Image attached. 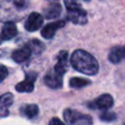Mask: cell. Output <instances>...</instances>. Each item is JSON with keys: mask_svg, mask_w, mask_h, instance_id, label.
Masks as SVG:
<instances>
[{"mask_svg": "<svg viewBox=\"0 0 125 125\" xmlns=\"http://www.w3.org/2000/svg\"><path fill=\"white\" fill-rule=\"evenodd\" d=\"M27 3L24 0H3L0 2V21L14 22L25 16Z\"/></svg>", "mask_w": 125, "mask_h": 125, "instance_id": "6da1fadb", "label": "cell"}, {"mask_svg": "<svg viewBox=\"0 0 125 125\" xmlns=\"http://www.w3.org/2000/svg\"><path fill=\"white\" fill-rule=\"evenodd\" d=\"M70 62L72 66L87 75H95L99 70V63L97 60L88 52L84 50H76L73 52Z\"/></svg>", "mask_w": 125, "mask_h": 125, "instance_id": "7a4b0ae2", "label": "cell"}, {"mask_svg": "<svg viewBox=\"0 0 125 125\" xmlns=\"http://www.w3.org/2000/svg\"><path fill=\"white\" fill-rule=\"evenodd\" d=\"M64 120L68 125H92V117L72 109H65L63 112Z\"/></svg>", "mask_w": 125, "mask_h": 125, "instance_id": "3957f363", "label": "cell"}, {"mask_svg": "<svg viewBox=\"0 0 125 125\" xmlns=\"http://www.w3.org/2000/svg\"><path fill=\"white\" fill-rule=\"evenodd\" d=\"M44 81H45V84L52 89L61 88L62 85V74L53 69L45 75Z\"/></svg>", "mask_w": 125, "mask_h": 125, "instance_id": "277c9868", "label": "cell"}, {"mask_svg": "<svg viewBox=\"0 0 125 125\" xmlns=\"http://www.w3.org/2000/svg\"><path fill=\"white\" fill-rule=\"evenodd\" d=\"M42 24H43V17L38 13H31L24 23V27L28 31H35L38 30L42 26Z\"/></svg>", "mask_w": 125, "mask_h": 125, "instance_id": "5b68a950", "label": "cell"}, {"mask_svg": "<svg viewBox=\"0 0 125 125\" xmlns=\"http://www.w3.org/2000/svg\"><path fill=\"white\" fill-rule=\"evenodd\" d=\"M67 19L75 24H85L87 22V14L82 8L67 10Z\"/></svg>", "mask_w": 125, "mask_h": 125, "instance_id": "8992f818", "label": "cell"}, {"mask_svg": "<svg viewBox=\"0 0 125 125\" xmlns=\"http://www.w3.org/2000/svg\"><path fill=\"white\" fill-rule=\"evenodd\" d=\"M113 104V99L108 94H104L98 97L91 104H89L93 108H99V109H108Z\"/></svg>", "mask_w": 125, "mask_h": 125, "instance_id": "52a82bcc", "label": "cell"}, {"mask_svg": "<svg viewBox=\"0 0 125 125\" xmlns=\"http://www.w3.org/2000/svg\"><path fill=\"white\" fill-rule=\"evenodd\" d=\"M64 24H65V21H57L48 23V24H46V25L42 28L41 34H42V36H43L44 38L50 39V38H52V37L55 35L56 31H57L59 28L62 27Z\"/></svg>", "mask_w": 125, "mask_h": 125, "instance_id": "ba28073f", "label": "cell"}, {"mask_svg": "<svg viewBox=\"0 0 125 125\" xmlns=\"http://www.w3.org/2000/svg\"><path fill=\"white\" fill-rule=\"evenodd\" d=\"M31 52L32 51L29 46H23L20 49H17L16 51H14L12 54V58L16 62L21 63V62H23L24 61H26L30 57Z\"/></svg>", "mask_w": 125, "mask_h": 125, "instance_id": "9c48e42d", "label": "cell"}, {"mask_svg": "<svg viewBox=\"0 0 125 125\" xmlns=\"http://www.w3.org/2000/svg\"><path fill=\"white\" fill-rule=\"evenodd\" d=\"M68 68V62H67V52L61 51L58 55V62L56 65L54 66V69L58 71L61 74H64Z\"/></svg>", "mask_w": 125, "mask_h": 125, "instance_id": "30bf717a", "label": "cell"}, {"mask_svg": "<svg viewBox=\"0 0 125 125\" xmlns=\"http://www.w3.org/2000/svg\"><path fill=\"white\" fill-rule=\"evenodd\" d=\"M14 101V96L11 93H6L0 96V116H6L8 114V109L12 105Z\"/></svg>", "mask_w": 125, "mask_h": 125, "instance_id": "8fae6325", "label": "cell"}, {"mask_svg": "<svg viewBox=\"0 0 125 125\" xmlns=\"http://www.w3.org/2000/svg\"><path fill=\"white\" fill-rule=\"evenodd\" d=\"M124 59H125V45L112 48L108 54V60L112 63H118Z\"/></svg>", "mask_w": 125, "mask_h": 125, "instance_id": "7c38bea8", "label": "cell"}, {"mask_svg": "<svg viewBox=\"0 0 125 125\" xmlns=\"http://www.w3.org/2000/svg\"><path fill=\"white\" fill-rule=\"evenodd\" d=\"M17 33H18L17 26L15 25L14 22H5V24L1 29L0 36L3 40H10L14 38L17 35Z\"/></svg>", "mask_w": 125, "mask_h": 125, "instance_id": "4fadbf2b", "label": "cell"}, {"mask_svg": "<svg viewBox=\"0 0 125 125\" xmlns=\"http://www.w3.org/2000/svg\"><path fill=\"white\" fill-rule=\"evenodd\" d=\"M35 79H36L35 76H30L29 74H26L25 80H23V81L20 82L19 84H17L16 90L18 92H21V93H23V92H26V93L32 92L33 89H34V84L33 83H34Z\"/></svg>", "mask_w": 125, "mask_h": 125, "instance_id": "5bb4252c", "label": "cell"}, {"mask_svg": "<svg viewBox=\"0 0 125 125\" xmlns=\"http://www.w3.org/2000/svg\"><path fill=\"white\" fill-rule=\"evenodd\" d=\"M62 7L58 3H51L44 9V17L46 19H56L61 15Z\"/></svg>", "mask_w": 125, "mask_h": 125, "instance_id": "9a60e30c", "label": "cell"}, {"mask_svg": "<svg viewBox=\"0 0 125 125\" xmlns=\"http://www.w3.org/2000/svg\"><path fill=\"white\" fill-rule=\"evenodd\" d=\"M21 113L27 118H32L38 113V106L36 104H25L21 107Z\"/></svg>", "mask_w": 125, "mask_h": 125, "instance_id": "2e32d148", "label": "cell"}, {"mask_svg": "<svg viewBox=\"0 0 125 125\" xmlns=\"http://www.w3.org/2000/svg\"><path fill=\"white\" fill-rule=\"evenodd\" d=\"M91 83L90 80L85 79V78H80V77H72L69 80V86L72 88H83Z\"/></svg>", "mask_w": 125, "mask_h": 125, "instance_id": "e0dca14e", "label": "cell"}, {"mask_svg": "<svg viewBox=\"0 0 125 125\" xmlns=\"http://www.w3.org/2000/svg\"><path fill=\"white\" fill-rule=\"evenodd\" d=\"M63 2H64V5H65L67 10H73V9L81 8L78 0H63Z\"/></svg>", "mask_w": 125, "mask_h": 125, "instance_id": "ac0fdd59", "label": "cell"}, {"mask_svg": "<svg viewBox=\"0 0 125 125\" xmlns=\"http://www.w3.org/2000/svg\"><path fill=\"white\" fill-rule=\"evenodd\" d=\"M101 119L103 121H112L115 119V114L112 113V112H108V111H105L104 113L101 114Z\"/></svg>", "mask_w": 125, "mask_h": 125, "instance_id": "d6986e66", "label": "cell"}, {"mask_svg": "<svg viewBox=\"0 0 125 125\" xmlns=\"http://www.w3.org/2000/svg\"><path fill=\"white\" fill-rule=\"evenodd\" d=\"M8 75V70H7V67L0 64V83L7 77Z\"/></svg>", "mask_w": 125, "mask_h": 125, "instance_id": "ffe728a7", "label": "cell"}, {"mask_svg": "<svg viewBox=\"0 0 125 125\" xmlns=\"http://www.w3.org/2000/svg\"><path fill=\"white\" fill-rule=\"evenodd\" d=\"M49 125H65V124H64L62 121H61L59 118L54 117V118H52V119H51V121H50Z\"/></svg>", "mask_w": 125, "mask_h": 125, "instance_id": "44dd1931", "label": "cell"}, {"mask_svg": "<svg viewBox=\"0 0 125 125\" xmlns=\"http://www.w3.org/2000/svg\"><path fill=\"white\" fill-rule=\"evenodd\" d=\"M2 40H3V39H2V38H1V36H0V44H1V42H2Z\"/></svg>", "mask_w": 125, "mask_h": 125, "instance_id": "7402d4cb", "label": "cell"}, {"mask_svg": "<svg viewBox=\"0 0 125 125\" xmlns=\"http://www.w3.org/2000/svg\"><path fill=\"white\" fill-rule=\"evenodd\" d=\"M124 125H125V124H124Z\"/></svg>", "mask_w": 125, "mask_h": 125, "instance_id": "603a6c76", "label": "cell"}]
</instances>
